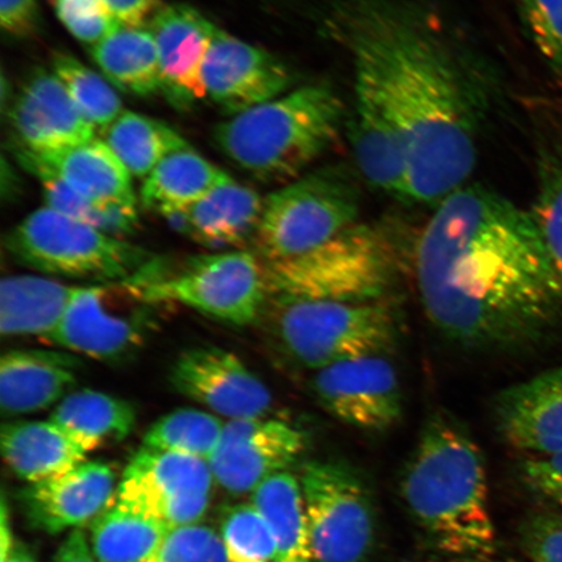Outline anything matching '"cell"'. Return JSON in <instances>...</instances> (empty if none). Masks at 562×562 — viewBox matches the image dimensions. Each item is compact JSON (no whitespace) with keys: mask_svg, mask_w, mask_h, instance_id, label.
<instances>
[{"mask_svg":"<svg viewBox=\"0 0 562 562\" xmlns=\"http://www.w3.org/2000/svg\"><path fill=\"white\" fill-rule=\"evenodd\" d=\"M313 389L323 409L363 431L383 432L403 416L395 368L383 356L356 358L316 371Z\"/></svg>","mask_w":562,"mask_h":562,"instance_id":"obj_12","label":"cell"},{"mask_svg":"<svg viewBox=\"0 0 562 562\" xmlns=\"http://www.w3.org/2000/svg\"><path fill=\"white\" fill-rule=\"evenodd\" d=\"M290 70L276 55L215 30L202 69L206 98L231 116L276 100L290 88Z\"/></svg>","mask_w":562,"mask_h":562,"instance_id":"obj_15","label":"cell"},{"mask_svg":"<svg viewBox=\"0 0 562 562\" xmlns=\"http://www.w3.org/2000/svg\"><path fill=\"white\" fill-rule=\"evenodd\" d=\"M521 480L548 509L562 510V451L530 457L521 465Z\"/></svg>","mask_w":562,"mask_h":562,"instance_id":"obj_41","label":"cell"},{"mask_svg":"<svg viewBox=\"0 0 562 562\" xmlns=\"http://www.w3.org/2000/svg\"><path fill=\"white\" fill-rule=\"evenodd\" d=\"M53 562H100L95 559L87 537L81 530H74L69 533L56 552Z\"/></svg>","mask_w":562,"mask_h":562,"instance_id":"obj_44","label":"cell"},{"mask_svg":"<svg viewBox=\"0 0 562 562\" xmlns=\"http://www.w3.org/2000/svg\"><path fill=\"white\" fill-rule=\"evenodd\" d=\"M79 358L61 351L11 350L0 360L4 416H24L59 404L77 383Z\"/></svg>","mask_w":562,"mask_h":562,"instance_id":"obj_22","label":"cell"},{"mask_svg":"<svg viewBox=\"0 0 562 562\" xmlns=\"http://www.w3.org/2000/svg\"><path fill=\"white\" fill-rule=\"evenodd\" d=\"M15 546L12 539L9 507H7V501L3 496L2 507H0V562L9 560Z\"/></svg>","mask_w":562,"mask_h":562,"instance_id":"obj_45","label":"cell"},{"mask_svg":"<svg viewBox=\"0 0 562 562\" xmlns=\"http://www.w3.org/2000/svg\"><path fill=\"white\" fill-rule=\"evenodd\" d=\"M53 69L66 87L76 108L94 130H108L123 114L121 97L111 87L110 81L82 65L75 56L55 54Z\"/></svg>","mask_w":562,"mask_h":562,"instance_id":"obj_35","label":"cell"},{"mask_svg":"<svg viewBox=\"0 0 562 562\" xmlns=\"http://www.w3.org/2000/svg\"><path fill=\"white\" fill-rule=\"evenodd\" d=\"M5 562H37L34 560L33 554L27 551V548L23 544L16 543L15 548H13L12 553L10 554L9 560Z\"/></svg>","mask_w":562,"mask_h":562,"instance_id":"obj_46","label":"cell"},{"mask_svg":"<svg viewBox=\"0 0 562 562\" xmlns=\"http://www.w3.org/2000/svg\"><path fill=\"white\" fill-rule=\"evenodd\" d=\"M494 416L504 440L518 451L531 457L562 451V368L501 392Z\"/></svg>","mask_w":562,"mask_h":562,"instance_id":"obj_20","label":"cell"},{"mask_svg":"<svg viewBox=\"0 0 562 562\" xmlns=\"http://www.w3.org/2000/svg\"><path fill=\"white\" fill-rule=\"evenodd\" d=\"M267 294L369 304L393 279L390 246L375 229L351 226L307 255L263 267Z\"/></svg>","mask_w":562,"mask_h":562,"instance_id":"obj_7","label":"cell"},{"mask_svg":"<svg viewBox=\"0 0 562 562\" xmlns=\"http://www.w3.org/2000/svg\"><path fill=\"white\" fill-rule=\"evenodd\" d=\"M149 30L156 38L160 93L175 109L188 111L206 97L202 82L216 26L191 5H164Z\"/></svg>","mask_w":562,"mask_h":562,"instance_id":"obj_19","label":"cell"},{"mask_svg":"<svg viewBox=\"0 0 562 562\" xmlns=\"http://www.w3.org/2000/svg\"><path fill=\"white\" fill-rule=\"evenodd\" d=\"M0 441L7 465L30 484L69 472L89 453L52 419L9 422Z\"/></svg>","mask_w":562,"mask_h":562,"instance_id":"obj_24","label":"cell"},{"mask_svg":"<svg viewBox=\"0 0 562 562\" xmlns=\"http://www.w3.org/2000/svg\"><path fill=\"white\" fill-rule=\"evenodd\" d=\"M95 65L119 90L137 97L160 93V66L150 30L121 25L90 47Z\"/></svg>","mask_w":562,"mask_h":562,"instance_id":"obj_27","label":"cell"},{"mask_svg":"<svg viewBox=\"0 0 562 562\" xmlns=\"http://www.w3.org/2000/svg\"><path fill=\"white\" fill-rule=\"evenodd\" d=\"M90 547L100 562H150L170 531L156 519L116 503L90 525Z\"/></svg>","mask_w":562,"mask_h":562,"instance_id":"obj_30","label":"cell"},{"mask_svg":"<svg viewBox=\"0 0 562 562\" xmlns=\"http://www.w3.org/2000/svg\"><path fill=\"white\" fill-rule=\"evenodd\" d=\"M417 284L428 319L477 351L542 339L562 314V280L530 210L482 186L442 200L419 237Z\"/></svg>","mask_w":562,"mask_h":562,"instance_id":"obj_1","label":"cell"},{"mask_svg":"<svg viewBox=\"0 0 562 562\" xmlns=\"http://www.w3.org/2000/svg\"><path fill=\"white\" fill-rule=\"evenodd\" d=\"M306 447L299 428L277 419H232L210 461L214 481L229 494L255 491L273 474L285 472Z\"/></svg>","mask_w":562,"mask_h":562,"instance_id":"obj_13","label":"cell"},{"mask_svg":"<svg viewBox=\"0 0 562 562\" xmlns=\"http://www.w3.org/2000/svg\"><path fill=\"white\" fill-rule=\"evenodd\" d=\"M213 482L209 462L143 447L125 468L115 503L175 529L205 517Z\"/></svg>","mask_w":562,"mask_h":562,"instance_id":"obj_11","label":"cell"},{"mask_svg":"<svg viewBox=\"0 0 562 562\" xmlns=\"http://www.w3.org/2000/svg\"><path fill=\"white\" fill-rule=\"evenodd\" d=\"M344 104L326 86H307L216 126L217 149L259 181L296 180L341 130Z\"/></svg>","mask_w":562,"mask_h":562,"instance_id":"obj_4","label":"cell"},{"mask_svg":"<svg viewBox=\"0 0 562 562\" xmlns=\"http://www.w3.org/2000/svg\"><path fill=\"white\" fill-rule=\"evenodd\" d=\"M402 496L435 551L451 562H494L486 465L465 427L428 418L402 477Z\"/></svg>","mask_w":562,"mask_h":562,"instance_id":"obj_3","label":"cell"},{"mask_svg":"<svg viewBox=\"0 0 562 562\" xmlns=\"http://www.w3.org/2000/svg\"><path fill=\"white\" fill-rule=\"evenodd\" d=\"M119 24L131 27L150 25L164 4L160 0H104Z\"/></svg>","mask_w":562,"mask_h":562,"instance_id":"obj_43","label":"cell"},{"mask_svg":"<svg viewBox=\"0 0 562 562\" xmlns=\"http://www.w3.org/2000/svg\"><path fill=\"white\" fill-rule=\"evenodd\" d=\"M50 419L91 452L128 438L136 425V411L123 398L81 390L63 398Z\"/></svg>","mask_w":562,"mask_h":562,"instance_id":"obj_29","label":"cell"},{"mask_svg":"<svg viewBox=\"0 0 562 562\" xmlns=\"http://www.w3.org/2000/svg\"><path fill=\"white\" fill-rule=\"evenodd\" d=\"M114 470L101 461H83L65 474L21 491L24 515L34 529L59 533L93 524L116 498Z\"/></svg>","mask_w":562,"mask_h":562,"instance_id":"obj_18","label":"cell"},{"mask_svg":"<svg viewBox=\"0 0 562 562\" xmlns=\"http://www.w3.org/2000/svg\"><path fill=\"white\" fill-rule=\"evenodd\" d=\"M19 161L46 168L75 192L98 206L136 207L131 173L103 139H90L68 149L34 154L15 150Z\"/></svg>","mask_w":562,"mask_h":562,"instance_id":"obj_23","label":"cell"},{"mask_svg":"<svg viewBox=\"0 0 562 562\" xmlns=\"http://www.w3.org/2000/svg\"><path fill=\"white\" fill-rule=\"evenodd\" d=\"M150 562H228V558L221 533L194 524L170 529Z\"/></svg>","mask_w":562,"mask_h":562,"instance_id":"obj_38","label":"cell"},{"mask_svg":"<svg viewBox=\"0 0 562 562\" xmlns=\"http://www.w3.org/2000/svg\"><path fill=\"white\" fill-rule=\"evenodd\" d=\"M265 200L234 179L184 210L164 215L171 227L210 249L240 248L257 236Z\"/></svg>","mask_w":562,"mask_h":562,"instance_id":"obj_21","label":"cell"},{"mask_svg":"<svg viewBox=\"0 0 562 562\" xmlns=\"http://www.w3.org/2000/svg\"><path fill=\"white\" fill-rule=\"evenodd\" d=\"M40 20V0H0V24L12 37H32Z\"/></svg>","mask_w":562,"mask_h":562,"instance_id":"obj_42","label":"cell"},{"mask_svg":"<svg viewBox=\"0 0 562 562\" xmlns=\"http://www.w3.org/2000/svg\"><path fill=\"white\" fill-rule=\"evenodd\" d=\"M20 165L41 181L46 207L117 238H123L135 232L138 223L137 207L98 206L83 199L46 168L31 164V161H20Z\"/></svg>","mask_w":562,"mask_h":562,"instance_id":"obj_33","label":"cell"},{"mask_svg":"<svg viewBox=\"0 0 562 562\" xmlns=\"http://www.w3.org/2000/svg\"><path fill=\"white\" fill-rule=\"evenodd\" d=\"M336 27L351 58L381 79L402 128V200L439 205L465 186L476 159L480 102L448 45L396 0H340Z\"/></svg>","mask_w":562,"mask_h":562,"instance_id":"obj_2","label":"cell"},{"mask_svg":"<svg viewBox=\"0 0 562 562\" xmlns=\"http://www.w3.org/2000/svg\"><path fill=\"white\" fill-rule=\"evenodd\" d=\"M314 562H362L375 537L374 505L353 469L307 462L301 474Z\"/></svg>","mask_w":562,"mask_h":562,"instance_id":"obj_10","label":"cell"},{"mask_svg":"<svg viewBox=\"0 0 562 562\" xmlns=\"http://www.w3.org/2000/svg\"><path fill=\"white\" fill-rule=\"evenodd\" d=\"M224 422L200 409L168 413L145 434V448L195 457L210 463L220 446Z\"/></svg>","mask_w":562,"mask_h":562,"instance_id":"obj_32","label":"cell"},{"mask_svg":"<svg viewBox=\"0 0 562 562\" xmlns=\"http://www.w3.org/2000/svg\"><path fill=\"white\" fill-rule=\"evenodd\" d=\"M53 4L66 30L90 47L121 26L104 0H53Z\"/></svg>","mask_w":562,"mask_h":562,"instance_id":"obj_39","label":"cell"},{"mask_svg":"<svg viewBox=\"0 0 562 562\" xmlns=\"http://www.w3.org/2000/svg\"><path fill=\"white\" fill-rule=\"evenodd\" d=\"M270 302L272 333L285 353L306 369L383 356L395 344V318L378 302L348 304L277 294Z\"/></svg>","mask_w":562,"mask_h":562,"instance_id":"obj_5","label":"cell"},{"mask_svg":"<svg viewBox=\"0 0 562 562\" xmlns=\"http://www.w3.org/2000/svg\"><path fill=\"white\" fill-rule=\"evenodd\" d=\"M126 283L147 304L173 302L235 326L257 321L267 299L263 267L243 250L195 257L172 276L153 261Z\"/></svg>","mask_w":562,"mask_h":562,"instance_id":"obj_9","label":"cell"},{"mask_svg":"<svg viewBox=\"0 0 562 562\" xmlns=\"http://www.w3.org/2000/svg\"><path fill=\"white\" fill-rule=\"evenodd\" d=\"M102 133L104 143L126 170L140 179L147 178L170 154L189 147L171 126L132 111H123Z\"/></svg>","mask_w":562,"mask_h":562,"instance_id":"obj_31","label":"cell"},{"mask_svg":"<svg viewBox=\"0 0 562 562\" xmlns=\"http://www.w3.org/2000/svg\"><path fill=\"white\" fill-rule=\"evenodd\" d=\"M251 504L269 525L279 562H314L301 482L291 473L267 477L252 491Z\"/></svg>","mask_w":562,"mask_h":562,"instance_id":"obj_28","label":"cell"},{"mask_svg":"<svg viewBox=\"0 0 562 562\" xmlns=\"http://www.w3.org/2000/svg\"><path fill=\"white\" fill-rule=\"evenodd\" d=\"M10 123L16 150L46 154L86 144L94 128L69 97L59 77L38 68L27 76L11 103Z\"/></svg>","mask_w":562,"mask_h":562,"instance_id":"obj_17","label":"cell"},{"mask_svg":"<svg viewBox=\"0 0 562 562\" xmlns=\"http://www.w3.org/2000/svg\"><path fill=\"white\" fill-rule=\"evenodd\" d=\"M530 213L562 280V136L540 147L538 193Z\"/></svg>","mask_w":562,"mask_h":562,"instance_id":"obj_34","label":"cell"},{"mask_svg":"<svg viewBox=\"0 0 562 562\" xmlns=\"http://www.w3.org/2000/svg\"><path fill=\"white\" fill-rule=\"evenodd\" d=\"M117 283L76 286L72 300L50 341L77 355L117 360L135 350L146 336V308L125 313L115 307Z\"/></svg>","mask_w":562,"mask_h":562,"instance_id":"obj_16","label":"cell"},{"mask_svg":"<svg viewBox=\"0 0 562 562\" xmlns=\"http://www.w3.org/2000/svg\"><path fill=\"white\" fill-rule=\"evenodd\" d=\"M360 202V187L347 166L308 172L265 200L259 252L266 263L307 255L355 226Z\"/></svg>","mask_w":562,"mask_h":562,"instance_id":"obj_6","label":"cell"},{"mask_svg":"<svg viewBox=\"0 0 562 562\" xmlns=\"http://www.w3.org/2000/svg\"><path fill=\"white\" fill-rule=\"evenodd\" d=\"M16 261L47 276L123 283L153 262L130 243L50 207L33 211L5 238Z\"/></svg>","mask_w":562,"mask_h":562,"instance_id":"obj_8","label":"cell"},{"mask_svg":"<svg viewBox=\"0 0 562 562\" xmlns=\"http://www.w3.org/2000/svg\"><path fill=\"white\" fill-rule=\"evenodd\" d=\"M76 286L37 276L4 278L0 285V333L50 339L72 300Z\"/></svg>","mask_w":562,"mask_h":562,"instance_id":"obj_25","label":"cell"},{"mask_svg":"<svg viewBox=\"0 0 562 562\" xmlns=\"http://www.w3.org/2000/svg\"><path fill=\"white\" fill-rule=\"evenodd\" d=\"M519 542L531 562H562V510L532 513L521 525Z\"/></svg>","mask_w":562,"mask_h":562,"instance_id":"obj_40","label":"cell"},{"mask_svg":"<svg viewBox=\"0 0 562 562\" xmlns=\"http://www.w3.org/2000/svg\"><path fill=\"white\" fill-rule=\"evenodd\" d=\"M532 44L562 82V0H517Z\"/></svg>","mask_w":562,"mask_h":562,"instance_id":"obj_37","label":"cell"},{"mask_svg":"<svg viewBox=\"0 0 562 562\" xmlns=\"http://www.w3.org/2000/svg\"><path fill=\"white\" fill-rule=\"evenodd\" d=\"M170 381L181 395L229 420L266 417L272 407L271 392L261 379L222 348L187 350L175 362Z\"/></svg>","mask_w":562,"mask_h":562,"instance_id":"obj_14","label":"cell"},{"mask_svg":"<svg viewBox=\"0 0 562 562\" xmlns=\"http://www.w3.org/2000/svg\"><path fill=\"white\" fill-rule=\"evenodd\" d=\"M229 180L231 176L189 146L170 154L154 168L140 189V202L164 216L192 206Z\"/></svg>","mask_w":562,"mask_h":562,"instance_id":"obj_26","label":"cell"},{"mask_svg":"<svg viewBox=\"0 0 562 562\" xmlns=\"http://www.w3.org/2000/svg\"><path fill=\"white\" fill-rule=\"evenodd\" d=\"M221 536L228 562H279L270 527L251 503L224 512Z\"/></svg>","mask_w":562,"mask_h":562,"instance_id":"obj_36","label":"cell"}]
</instances>
